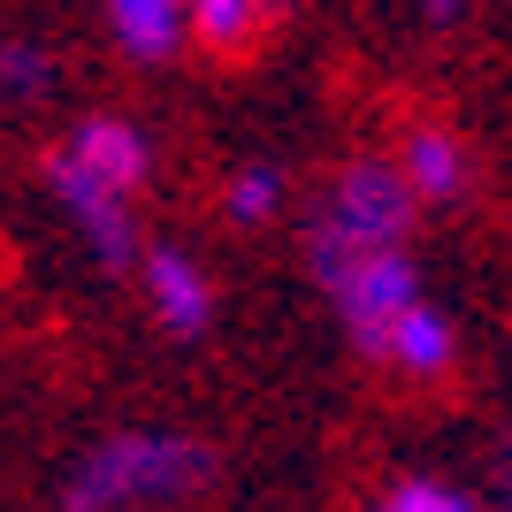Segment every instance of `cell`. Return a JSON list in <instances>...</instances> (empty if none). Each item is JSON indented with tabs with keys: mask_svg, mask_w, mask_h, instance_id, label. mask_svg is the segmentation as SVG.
<instances>
[{
	"mask_svg": "<svg viewBox=\"0 0 512 512\" xmlns=\"http://www.w3.org/2000/svg\"><path fill=\"white\" fill-rule=\"evenodd\" d=\"M321 291L337 299V314L352 321L360 352H375V360L390 352V329H398V314L421 299V291H413V260H406V245H390V253H367V260H352V268H337Z\"/></svg>",
	"mask_w": 512,
	"mask_h": 512,
	"instance_id": "3",
	"label": "cell"
},
{
	"mask_svg": "<svg viewBox=\"0 0 512 512\" xmlns=\"http://www.w3.org/2000/svg\"><path fill=\"white\" fill-rule=\"evenodd\" d=\"M276 199H283V176L276 169H245L230 184V214L237 222H268V214H276Z\"/></svg>",
	"mask_w": 512,
	"mask_h": 512,
	"instance_id": "12",
	"label": "cell"
},
{
	"mask_svg": "<svg viewBox=\"0 0 512 512\" xmlns=\"http://www.w3.org/2000/svg\"><path fill=\"white\" fill-rule=\"evenodd\" d=\"M107 16H115V39L138 54V62H161L184 31V0H107Z\"/></svg>",
	"mask_w": 512,
	"mask_h": 512,
	"instance_id": "7",
	"label": "cell"
},
{
	"mask_svg": "<svg viewBox=\"0 0 512 512\" xmlns=\"http://www.w3.org/2000/svg\"><path fill=\"white\" fill-rule=\"evenodd\" d=\"M214 474V451L192 436H107L100 451L77 459L62 505L69 512H115L138 497H184Z\"/></svg>",
	"mask_w": 512,
	"mask_h": 512,
	"instance_id": "1",
	"label": "cell"
},
{
	"mask_svg": "<svg viewBox=\"0 0 512 512\" xmlns=\"http://www.w3.org/2000/svg\"><path fill=\"white\" fill-rule=\"evenodd\" d=\"M421 8H428L436 23H459V8H467V0H421Z\"/></svg>",
	"mask_w": 512,
	"mask_h": 512,
	"instance_id": "14",
	"label": "cell"
},
{
	"mask_svg": "<svg viewBox=\"0 0 512 512\" xmlns=\"http://www.w3.org/2000/svg\"><path fill=\"white\" fill-rule=\"evenodd\" d=\"M375 512H474V505L459 490H444V482H398Z\"/></svg>",
	"mask_w": 512,
	"mask_h": 512,
	"instance_id": "13",
	"label": "cell"
},
{
	"mask_svg": "<svg viewBox=\"0 0 512 512\" xmlns=\"http://www.w3.org/2000/svg\"><path fill=\"white\" fill-rule=\"evenodd\" d=\"M69 169H85L100 192H115V199H130L138 184H146V169H153V153H146V138L130 123H85L77 138H69V153H62Z\"/></svg>",
	"mask_w": 512,
	"mask_h": 512,
	"instance_id": "5",
	"label": "cell"
},
{
	"mask_svg": "<svg viewBox=\"0 0 512 512\" xmlns=\"http://www.w3.org/2000/svg\"><path fill=\"white\" fill-rule=\"evenodd\" d=\"M46 184H54V199L69 207V222L85 230V245L100 253V268H130V253H138V237H130V214L115 192H100L85 169H69V161H54L46 169Z\"/></svg>",
	"mask_w": 512,
	"mask_h": 512,
	"instance_id": "4",
	"label": "cell"
},
{
	"mask_svg": "<svg viewBox=\"0 0 512 512\" xmlns=\"http://www.w3.org/2000/svg\"><path fill=\"white\" fill-rule=\"evenodd\" d=\"M383 360L413 367V375H444V367H451V329H444V314L413 299L406 314H398V329H390V352H383Z\"/></svg>",
	"mask_w": 512,
	"mask_h": 512,
	"instance_id": "8",
	"label": "cell"
},
{
	"mask_svg": "<svg viewBox=\"0 0 512 512\" xmlns=\"http://www.w3.org/2000/svg\"><path fill=\"white\" fill-rule=\"evenodd\" d=\"M505 512H512V459H505Z\"/></svg>",
	"mask_w": 512,
	"mask_h": 512,
	"instance_id": "15",
	"label": "cell"
},
{
	"mask_svg": "<svg viewBox=\"0 0 512 512\" xmlns=\"http://www.w3.org/2000/svg\"><path fill=\"white\" fill-rule=\"evenodd\" d=\"M146 299H153V314H161V329H176V337H199L207 314H214L207 276H199L184 253H169V245L146 260Z\"/></svg>",
	"mask_w": 512,
	"mask_h": 512,
	"instance_id": "6",
	"label": "cell"
},
{
	"mask_svg": "<svg viewBox=\"0 0 512 512\" xmlns=\"http://www.w3.org/2000/svg\"><path fill=\"white\" fill-rule=\"evenodd\" d=\"M54 85V54L46 46H0V92L23 100V92H46Z\"/></svg>",
	"mask_w": 512,
	"mask_h": 512,
	"instance_id": "11",
	"label": "cell"
},
{
	"mask_svg": "<svg viewBox=\"0 0 512 512\" xmlns=\"http://www.w3.org/2000/svg\"><path fill=\"white\" fill-rule=\"evenodd\" d=\"M406 214H413V192L398 184V169H383V161H360V169H344L337 199L321 207L314 237H306V253H314V276L329 283L337 268H352V260L406 245Z\"/></svg>",
	"mask_w": 512,
	"mask_h": 512,
	"instance_id": "2",
	"label": "cell"
},
{
	"mask_svg": "<svg viewBox=\"0 0 512 512\" xmlns=\"http://www.w3.org/2000/svg\"><path fill=\"white\" fill-rule=\"evenodd\" d=\"M184 23H192L207 46H237L253 31V0H184Z\"/></svg>",
	"mask_w": 512,
	"mask_h": 512,
	"instance_id": "10",
	"label": "cell"
},
{
	"mask_svg": "<svg viewBox=\"0 0 512 512\" xmlns=\"http://www.w3.org/2000/svg\"><path fill=\"white\" fill-rule=\"evenodd\" d=\"M459 176H467L459 146H451L444 130H421V138L406 146V176H398V184H406L413 199H451V192H459Z\"/></svg>",
	"mask_w": 512,
	"mask_h": 512,
	"instance_id": "9",
	"label": "cell"
}]
</instances>
